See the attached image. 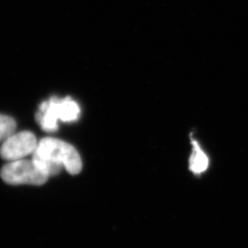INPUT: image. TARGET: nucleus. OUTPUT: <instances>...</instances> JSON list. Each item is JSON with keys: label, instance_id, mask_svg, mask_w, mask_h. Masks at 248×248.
Returning <instances> with one entry per match:
<instances>
[{"label": "nucleus", "instance_id": "nucleus-1", "mask_svg": "<svg viewBox=\"0 0 248 248\" xmlns=\"http://www.w3.org/2000/svg\"><path fill=\"white\" fill-rule=\"evenodd\" d=\"M31 155L37 168L49 177L58 175L62 168L71 175L78 174L82 169V160L77 149L70 143L53 137L39 141Z\"/></svg>", "mask_w": 248, "mask_h": 248}, {"label": "nucleus", "instance_id": "nucleus-2", "mask_svg": "<svg viewBox=\"0 0 248 248\" xmlns=\"http://www.w3.org/2000/svg\"><path fill=\"white\" fill-rule=\"evenodd\" d=\"M80 108L71 98H52L40 105V110L36 113L37 123L47 133L55 132L58 128V121L72 123L78 120Z\"/></svg>", "mask_w": 248, "mask_h": 248}, {"label": "nucleus", "instance_id": "nucleus-3", "mask_svg": "<svg viewBox=\"0 0 248 248\" xmlns=\"http://www.w3.org/2000/svg\"><path fill=\"white\" fill-rule=\"evenodd\" d=\"M4 182L9 185L41 186L48 180L49 176L37 168L32 160L20 159L9 162L0 172Z\"/></svg>", "mask_w": 248, "mask_h": 248}, {"label": "nucleus", "instance_id": "nucleus-4", "mask_svg": "<svg viewBox=\"0 0 248 248\" xmlns=\"http://www.w3.org/2000/svg\"><path fill=\"white\" fill-rule=\"evenodd\" d=\"M37 145L38 141L33 133L27 131L13 133L2 142L0 156L9 162L24 159L34 153Z\"/></svg>", "mask_w": 248, "mask_h": 248}, {"label": "nucleus", "instance_id": "nucleus-5", "mask_svg": "<svg viewBox=\"0 0 248 248\" xmlns=\"http://www.w3.org/2000/svg\"><path fill=\"white\" fill-rule=\"evenodd\" d=\"M192 155L189 159V169L196 174H202L209 167V158L196 140H192Z\"/></svg>", "mask_w": 248, "mask_h": 248}, {"label": "nucleus", "instance_id": "nucleus-6", "mask_svg": "<svg viewBox=\"0 0 248 248\" xmlns=\"http://www.w3.org/2000/svg\"><path fill=\"white\" fill-rule=\"evenodd\" d=\"M17 124L9 116L0 114V142L8 139L10 135L16 133Z\"/></svg>", "mask_w": 248, "mask_h": 248}]
</instances>
